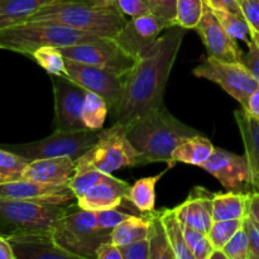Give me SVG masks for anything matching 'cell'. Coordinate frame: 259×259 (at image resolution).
Wrapping results in <instances>:
<instances>
[{
    "mask_svg": "<svg viewBox=\"0 0 259 259\" xmlns=\"http://www.w3.org/2000/svg\"><path fill=\"white\" fill-rule=\"evenodd\" d=\"M101 131H91V129L72 132L55 131L50 137L39 141L0 147L19 154L28 162L42 158H55V157H70L76 161L96 143V141L100 138Z\"/></svg>",
    "mask_w": 259,
    "mask_h": 259,
    "instance_id": "cell-8",
    "label": "cell"
},
{
    "mask_svg": "<svg viewBox=\"0 0 259 259\" xmlns=\"http://www.w3.org/2000/svg\"><path fill=\"white\" fill-rule=\"evenodd\" d=\"M73 206L56 223L53 242L76 259H96V249L101 243L110 240L111 233L99 227L96 211Z\"/></svg>",
    "mask_w": 259,
    "mask_h": 259,
    "instance_id": "cell-5",
    "label": "cell"
},
{
    "mask_svg": "<svg viewBox=\"0 0 259 259\" xmlns=\"http://www.w3.org/2000/svg\"><path fill=\"white\" fill-rule=\"evenodd\" d=\"M119 248H120L123 259H151L149 257L148 238L136 240V242L129 243V244Z\"/></svg>",
    "mask_w": 259,
    "mask_h": 259,
    "instance_id": "cell-41",
    "label": "cell"
},
{
    "mask_svg": "<svg viewBox=\"0 0 259 259\" xmlns=\"http://www.w3.org/2000/svg\"><path fill=\"white\" fill-rule=\"evenodd\" d=\"M149 230V212L143 217L132 215L128 219L116 225L110 234V240L118 247L133 243L136 240L144 239L148 237Z\"/></svg>",
    "mask_w": 259,
    "mask_h": 259,
    "instance_id": "cell-27",
    "label": "cell"
},
{
    "mask_svg": "<svg viewBox=\"0 0 259 259\" xmlns=\"http://www.w3.org/2000/svg\"><path fill=\"white\" fill-rule=\"evenodd\" d=\"M206 4L204 0H176L175 25L185 29H196Z\"/></svg>",
    "mask_w": 259,
    "mask_h": 259,
    "instance_id": "cell-31",
    "label": "cell"
},
{
    "mask_svg": "<svg viewBox=\"0 0 259 259\" xmlns=\"http://www.w3.org/2000/svg\"><path fill=\"white\" fill-rule=\"evenodd\" d=\"M209 259H228V258H227V255H225L224 250L214 248V249H212V252L210 253Z\"/></svg>",
    "mask_w": 259,
    "mask_h": 259,
    "instance_id": "cell-50",
    "label": "cell"
},
{
    "mask_svg": "<svg viewBox=\"0 0 259 259\" xmlns=\"http://www.w3.org/2000/svg\"><path fill=\"white\" fill-rule=\"evenodd\" d=\"M109 110L110 109L105 99L93 91H86L82 106V121L86 129L91 131L104 129V123L108 118Z\"/></svg>",
    "mask_w": 259,
    "mask_h": 259,
    "instance_id": "cell-29",
    "label": "cell"
},
{
    "mask_svg": "<svg viewBox=\"0 0 259 259\" xmlns=\"http://www.w3.org/2000/svg\"><path fill=\"white\" fill-rule=\"evenodd\" d=\"M144 161L126 136V126L114 123L110 128L103 129L96 143L76 159L75 172L96 169L111 175L123 167L143 166Z\"/></svg>",
    "mask_w": 259,
    "mask_h": 259,
    "instance_id": "cell-6",
    "label": "cell"
},
{
    "mask_svg": "<svg viewBox=\"0 0 259 259\" xmlns=\"http://www.w3.org/2000/svg\"><path fill=\"white\" fill-rule=\"evenodd\" d=\"M70 210L66 205H50L27 200L0 199V235L52 233L56 223Z\"/></svg>",
    "mask_w": 259,
    "mask_h": 259,
    "instance_id": "cell-7",
    "label": "cell"
},
{
    "mask_svg": "<svg viewBox=\"0 0 259 259\" xmlns=\"http://www.w3.org/2000/svg\"><path fill=\"white\" fill-rule=\"evenodd\" d=\"M56 0H0V30L20 24Z\"/></svg>",
    "mask_w": 259,
    "mask_h": 259,
    "instance_id": "cell-24",
    "label": "cell"
},
{
    "mask_svg": "<svg viewBox=\"0 0 259 259\" xmlns=\"http://www.w3.org/2000/svg\"><path fill=\"white\" fill-rule=\"evenodd\" d=\"M248 217L252 218L259 224V192H249V201H248Z\"/></svg>",
    "mask_w": 259,
    "mask_h": 259,
    "instance_id": "cell-46",
    "label": "cell"
},
{
    "mask_svg": "<svg viewBox=\"0 0 259 259\" xmlns=\"http://www.w3.org/2000/svg\"><path fill=\"white\" fill-rule=\"evenodd\" d=\"M0 259H15L9 240L3 235H0Z\"/></svg>",
    "mask_w": 259,
    "mask_h": 259,
    "instance_id": "cell-48",
    "label": "cell"
},
{
    "mask_svg": "<svg viewBox=\"0 0 259 259\" xmlns=\"http://www.w3.org/2000/svg\"><path fill=\"white\" fill-rule=\"evenodd\" d=\"M228 259H249V238L244 224L223 248Z\"/></svg>",
    "mask_w": 259,
    "mask_h": 259,
    "instance_id": "cell-37",
    "label": "cell"
},
{
    "mask_svg": "<svg viewBox=\"0 0 259 259\" xmlns=\"http://www.w3.org/2000/svg\"><path fill=\"white\" fill-rule=\"evenodd\" d=\"M55 96V131L72 132L86 129L82 106L86 89L67 76H52Z\"/></svg>",
    "mask_w": 259,
    "mask_h": 259,
    "instance_id": "cell-11",
    "label": "cell"
},
{
    "mask_svg": "<svg viewBox=\"0 0 259 259\" xmlns=\"http://www.w3.org/2000/svg\"><path fill=\"white\" fill-rule=\"evenodd\" d=\"M243 224H244V219L212 222L211 228L207 233V237H209L212 247L217 249H223L224 245L230 240V238L243 227Z\"/></svg>",
    "mask_w": 259,
    "mask_h": 259,
    "instance_id": "cell-34",
    "label": "cell"
},
{
    "mask_svg": "<svg viewBox=\"0 0 259 259\" xmlns=\"http://www.w3.org/2000/svg\"><path fill=\"white\" fill-rule=\"evenodd\" d=\"M115 7L124 15H128L131 18H137L152 13L147 0H116Z\"/></svg>",
    "mask_w": 259,
    "mask_h": 259,
    "instance_id": "cell-40",
    "label": "cell"
},
{
    "mask_svg": "<svg viewBox=\"0 0 259 259\" xmlns=\"http://www.w3.org/2000/svg\"><path fill=\"white\" fill-rule=\"evenodd\" d=\"M132 215L133 214H128V212H124L121 211V210H118V207H115V209H108V210H100V211H96V218H98L99 227H100L101 229L110 233L116 225H119L121 222L128 219V218L132 217Z\"/></svg>",
    "mask_w": 259,
    "mask_h": 259,
    "instance_id": "cell-39",
    "label": "cell"
},
{
    "mask_svg": "<svg viewBox=\"0 0 259 259\" xmlns=\"http://www.w3.org/2000/svg\"><path fill=\"white\" fill-rule=\"evenodd\" d=\"M250 30V39L259 43V0H238Z\"/></svg>",
    "mask_w": 259,
    "mask_h": 259,
    "instance_id": "cell-38",
    "label": "cell"
},
{
    "mask_svg": "<svg viewBox=\"0 0 259 259\" xmlns=\"http://www.w3.org/2000/svg\"><path fill=\"white\" fill-rule=\"evenodd\" d=\"M249 192H217L212 199V222L245 219L248 217Z\"/></svg>",
    "mask_w": 259,
    "mask_h": 259,
    "instance_id": "cell-22",
    "label": "cell"
},
{
    "mask_svg": "<svg viewBox=\"0 0 259 259\" xmlns=\"http://www.w3.org/2000/svg\"><path fill=\"white\" fill-rule=\"evenodd\" d=\"M204 2L205 4H206L207 7L211 8L212 10L225 9L229 10V12L242 14V10H240L239 2H238V0H204Z\"/></svg>",
    "mask_w": 259,
    "mask_h": 259,
    "instance_id": "cell-45",
    "label": "cell"
},
{
    "mask_svg": "<svg viewBox=\"0 0 259 259\" xmlns=\"http://www.w3.org/2000/svg\"><path fill=\"white\" fill-rule=\"evenodd\" d=\"M28 20L58 23L106 38H115L128 22L116 7H100L83 0H56Z\"/></svg>",
    "mask_w": 259,
    "mask_h": 259,
    "instance_id": "cell-3",
    "label": "cell"
},
{
    "mask_svg": "<svg viewBox=\"0 0 259 259\" xmlns=\"http://www.w3.org/2000/svg\"><path fill=\"white\" fill-rule=\"evenodd\" d=\"M76 169V161L70 157L35 159L28 163L23 179L42 184H68Z\"/></svg>",
    "mask_w": 259,
    "mask_h": 259,
    "instance_id": "cell-20",
    "label": "cell"
},
{
    "mask_svg": "<svg viewBox=\"0 0 259 259\" xmlns=\"http://www.w3.org/2000/svg\"><path fill=\"white\" fill-rule=\"evenodd\" d=\"M103 172L96 171V169H86V171H78L73 174L71 180L68 181V186L72 190L76 199L85 195L90 189H93L95 185L103 180Z\"/></svg>",
    "mask_w": 259,
    "mask_h": 259,
    "instance_id": "cell-36",
    "label": "cell"
},
{
    "mask_svg": "<svg viewBox=\"0 0 259 259\" xmlns=\"http://www.w3.org/2000/svg\"><path fill=\"white\" fill-rule=\"evenodd\" d=\"M28 163L22 156L0 147V184L22 180Z\"/></svg>",
    "mask_w": 259,
    "mask_h": 259,
    "instance_id": "cell-33",
    "label": "cell"
},
{
    "mask_svg": "<svg viewBox=\"0 0 259 259\" xmlns=\"http://www.w3.org/2000/svg\"><path fill=\"white\" fill-rule=\"evenodd\" d=\"M174 27L168 20L154 13L131 18L114 39L136 60L143 57L153 48L164 29Z\"/></svg>",
    "mask_w": 259,
    "mask_h": 259,
    "instance_id": "cell-12",
    "label": "cell"
},
{
    "mask_svg": "<svg viewBox=\"0 0 259 259\" xmlns=\"http://www.w3.org/2000/svg\"><path fill=\"white\" fill-rule=\"evenodd\" d=\"M243 63L259 82V43L250 40L247 53L243 55Z\"/></svg>",
    "mask_w": 259,
    "mask_h": 259,
    "instance_id": "cell-43",
    "label": "cell"
},
{
    "mask_svg": "<svg viewBox=\"0 0 259 259\" xmlns=\"http://www.w3.org/2000/svg\"><path fill=\"white\" fill-rule=\"evenodd\" d=\"M215 147L202 133L184 139L172 153V161L201 167L214 152Z\"/></svg>",
    "mask_w": 259,
    "mask_h": 259,
    "instance_id": "cell-23",
    "label": "cell"
},
{
    "mask_svg": "<svg viewBox=\"0 0 259 259\" xmlns=\"http://www.w3.org/2000/svg\"><path fill=\"white\" fill-rule=\"evenodd\" d=\"M151 7L152 13L158 17L168 20L172 25H175V17H176V0H147Z\"/></svg>",
    "mask_w": 259,
    "mask_h": 259,
    "instance_id": "cell-42",
    "label": "cell"
},
{
    "mask_svg": "<svg viewBox=\"0 0 259 259\" xmlns=\"http://www.w3.org/2000/svg\"><path fill=\"white\" fill-rule=\"evenodd\" d=\"M129 189L131 186L125 181L105 174L98 185L76 199V204L80 209L93 211L115 209L123 204L124 200H126Z\"/></svg>",
    "mask_w": 259,
    "mask_h": 259,
    "instance_id": "cell-17",
    "label": "cell"
},
{
    "mask_svg": "<svg viewBox=\"0 0 259 259\" xmlns=\"http://www.w3.org/2000/svg\"><path fill=\"white\" fill-rule=\"evenodd\" d=\"M187 29L174 25L158 38L148 53L137 60L124 78L120 98L110 109L113 124L124 126L163 105L164 90Z\"/></svg>",
    "mask_w": 259,
    "mask_h": 259,
    "instance_id": "cell-1",
    "label": "cell"
},
{
    "mask_svg": "<svg viewBox=\"0 0 259 259\" xmlns=\"http://www.w3.org/2000/svg\"><path fill=\"white\" fill-rule=\"evenodd\" d=\"M159 212H161L162 222H163L167 237L171 243L176 259H194V255H192L186 239H185L184 224L177 217L175 207L174 209H166Z\"/></svg>",
    "mask_w": 259,
    "mask_h": 259,
    "instance_id": "cell-28",
    "label": "cell"
},
{
    "mask_svg": "<svg viewBox=\"0 0 259 259\" xmlns=\"http://www.w3.org/2000/svg\"><path fill=\"white\" fill-rule=\"evenodd\" d=\"M8 240L15 259H76L53 242L52 233L15 235Z\"/></svg>",
    "mask_w": 259,
    "mask_h": 259,
    "instance_id": "cell-19",
    "label": "cell"
},
{
    "mask_svg": "<svg viewBox=\"0 0 259 259\" xmlns=\"http://www.w3.org/2000/svg\"><path fill=\"white\" fill-rule=\"evenodd\" d=\"M149 257L151 259H176L174 249L171 247L163 222H162L161 212H149Z\"/></svg>",
    "mask_w": 259,
    "mask_h": 259,
    "instance_id": "cell-26",
    "label": "cell"
},
{
    "mask_svg": "<svg viewBox=\"0 0 259 259\" xmlns=\"http://www.w3.org/2000/svg\"><path fill=\"white\" fill-rule=\"evenodd\" d=\"M245 110H247L250 115L254 116L255 119H258L259 120V88L252 94V96L249 98Z\"/></svg>",
    "mask_w": 259,
    "mask_h": 259,
    "instance_id": "cell-47",
    "label": "cell"
},
{
    "mask_svg": "<svg viewBox=\"0 0 259 259\" xmlns=\"http://www.w3.org/2000/svg\"><path fill=\"white\" fill-rule=\"evenodd\" d=\"M196 77L206 78L218 83L233 99L247 108L248 100L259 88V82L253 77L243 62H225L207 56L204 62L192 70Z\"/></svg>",
    "mask_w": 259,
    "mask_h": 259,
    "instance_id": "cell-10",
    "label": "cell"
},
{
    "mask_svg": "<svg viewBox=\"0 0 259 259\" xmlns=\"http://www.w3.org/2000/svg\"><path fill=\"white\" fill-rule=\"evenodd\" d=\"M0 199L27 200L50 205H66L76 200L68 184L52 185L22 179L0 184Z\"/></svg>",
    "mask_w": 259,
    "mask_h": 259,
    "instance_id": "cell-15",
    "label": "cell"
},
{
    "mask_svg": "<svg viewBox=\"0 0 259 259\" xmlns=\"http://www.w3.org/2000/svg\"><path fill=\"white\" fill-rule=\"evenodd\" d=\"M65 58L96 66L125 78L133 70L137 60L129 55L114 38L99 37L89 42L61 48Z\"/></svg>",
    "mask_w": 259,
    "mask_h": 259,
    "instance_id": "cell-9",
    "label": "cell"
},
{
    "mask_svg": "<svg viewBox=\"0 0 259 259\" xmlns=\"http://www.w3.org/2000/svg\"><path fill=\"white\" fill-rule=\"evenodd\" d=\"M215 15L218 17L219 22L227 30L228 34L235 40H242L245 45L250 43V30L248 27L247 20L244 19L242 14L238 13L229 12L225 9H217L214 10Z\"/></svg>",
    "mask_w": 259,
    "mask_h": 259,
    "instance_id": "cell-32",
    "label": "cell"
},
{
    "mask_svg": "<svg viewBox=\"0 0 259 259\" xmlns=\"http://www.w3.org/2000/svg\"><path fill=\"white\" fill-rule=\"evenodd\" d=\"M167 169L156 175V176L143 177V179H139L138 181L134 182L133 186H131V189H129L126 200L143 214L154 211L157 182L162 179V176L166 174Z\"/></svg>",
    "mask_w": 259,
    "mask_h": 259,
    "instance_id": "cell-25",
    "label": "cell"
},
{
    "mask_svg": "<svg viewBox=\"0 0 259 259\" xmlns=\"http://www.w3.org/2000/svg\"><path fill=\"white\" fill-rule=\"evenodd\" d=\"M200 168L214 176L228 191H242L252 187L249 162L247 156L232 153L215 147L210 158Z\"/></svg>",
    "mask_w": 259,
    "mask_h": 259,
    "instance_id": "cell-13",
    "label": "cell"
},
{
    "mask_svg": "<svg viewBox=\"0 0 259 259\" xmlns=\"http://www.w3.org/2000/svg\"><path fill=\"white\" fill-rule=\"evenodd\" d=\"M66 70L71 80L77 82L88 91H93L105 99L109 109L113 108L120 98L124 88V78L120 76L114 75L113 72H109L104 68L68 58H66Z\"/></svg>",
    "mask_w": 259,
    "mask_h": 259,
    "instance_id": "cell-14",
    "label": "cell"
},
{
    "mask_svg": "<svg viewBox=\"0 0 259 259\" xmlns=\"http://www.w3.org/2000/svg\"><path fill=\"white\" fill-rule=\"evenodd\" d=\"M83 2L91 3V4L100 5V7H115L116 0H83Z\"/></svg>",
    "mask_w": 259,
    "mask_h": 259,
    "instance_id": "cell-49",
    "label": "cell"
},
{
    "mask_svg": "<svg viewBox=\"0 0 259 259\" xmlns=\"http://www.w3.org/2000/svg\"><path fill=\"white\" fill-rule=\"evenodd\" d=\"M212 199L214 192L201 186L194 187L187 199L175 207L177 217L184 225L207 234L212 225Z\"/></svg>",
    "mask_w": 259,
    "mask_h": 259,
    "instance_id": "cell-18",
    "label": "cell"
},
{
    "mask_svg": "<svg viewBox=\"0 0 259 259\" xmlns=\"http://www.w3.org/2000/svg\"><path fill=\"white\" fill-rule=\"evenodd\" d=\"M184 233L185 239L194 255V259H209L210 253L212 252L214 247H212L207 234L199 232L194 228L187 227V225H184Z\"/></svg>",
    "mask_w": 259,
    "mask_h": 259,
    "instance_id": "cell-35",
    "label": "cell"
},
{
    "mask_svg": "<svg viewBox=\"0 0 259 259\" xmlns=\"http://www.w3.org/2000/svg\"><path fill=\"white\" fill-rule=\"evenodd\" d=\"M96 38L99 35L72 29L58 23L27 20L0 30V50L13 51L30 57L35 50L45 46L71 47Z\"/></svg>",
    "mask_w": 259,
    "mask_h": 259,
    "instance_id": "cell-4",
    "label": "cell"
},
{
    "mask_svg": "<svg viewBox=\"0 0 259 259\" xmlns=\"http://www.w3.org/2000/svg\"><path fill=\"white\" fill-rule=\"evenodd\" d=\"M234 118L249 162L253 191L259 192V120L243 108L234 111Z\"/></svg>",
    "mask_w": 259,
    "mask_h": 259,
    "instance_id": "cell-21",
    "label": "cell"
},
{
    "mask_svg": "<svg viewBox=\"0 0 259 259\" xmlns=\"http://www.w3.org/2000/svg\"><path fill=\"white\" fill-rule=\"evenodd\" d=\"M200 132L172 115L164 105L149 111L126 126V136L144 163L166 162L175 167L172 153L184 139Z\"/></svg>",
    "mask_w": 259,
    "mask_h": 259,
    "instance_id": "cell-2",
    "label": "cell"
},
{
    "mask_svg": "<svg viewBox=\"0 0 259 259\" xmlns=\"http://www.w3.org/2000/svg\"><path fill=\"white\" fill-rule=\"evenodd\" d=\"M202 43L206 47L207 56L225 62H243V51L233 39L210 7H205L201 20L196 27Z\"/></svg>",
    "mask_w": 259,
    "mask_h": 259,
    "instance_id": "cell-16",
    "label": "cell"
},
{
    "mask_svg": "<svg viewBox=\"0 0 259 259\" xmlns=\"http://www.w3.org/2000/svg\"><path fill=\"white\" fill-rule=\"evenodd\" d=\"M30 58H33L51 76H67L66 58L61 48L53 47V46H45V47L35 50L30 56Z\"/></svg>",
    "mask_w": 259,
    "mask_h": 259,
    "instance_id": "cell-30",
    "label": "cell"
},
{
    "mask_svg": "<svg viewBox=\"0 0 259 259\" xmlns=\"http://www.w3.org/2000/svg\"><path fill=\"white\" fill-rule=\"evenodd\" d=\"M96 259H123V255H121L120 248L109 240L99 245L96 249Z\"/></svg>",
    "mask_w": 259,
    "mask_h": 259,
    "instance_id": "cell-44",
    "label": "cell"
}]
</instances>
